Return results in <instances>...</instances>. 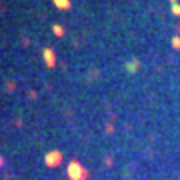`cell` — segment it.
<instances>
[{"label":"cell","instance_id":"6da1fadb","mask_svg":"<svg viewBox=\"0 0 180 180\" xmlns=\"http://www.w3.org/2000/svg\"><path fill=\"white\" fill-rule=\"evenodd\" d=\"M68 172H70V176H72V180H82V176H84V170L78 162H70Z\"/></svg>","mask_w":180,"mask_h":180},{"label":"cell","instance_id":"52a82bcc","mask_svg":"<svg viewBox=\"0 0 180 180\" xmlns=\"http://www.w3.org/2000/svg\"><path fill=\"white\" fill-rule=\"evenodd\" d=\"M128 70H130V72H134V70H136V62H128Z\"/></svg>","mask_w":180,"mask_h":180},{"label":"cell","instance_id":"3957f363","mask_svg":"<svg viewBox=\"0 0 180 180\" xmlns=\"http://www.w3.org/2000/svg\"><path fill=\"white\" fill-rule=\"evenodd\" d=\"M52 2H54V6L60 8V10H68V8H70V2H68V0H52Z\"/></svg>","mask_w":180,"mask_h":180},{"label":"cell","instance_id":"277c9868","mask_svg":"<svg viewBox=\"0 0 180 180\" xmlns=\"http://www.w3.org/2000/svg\"><path fill=\"white\" fill-rule=\"evenodd\" d=\"M46 164H50V166H54V164H58V162L56 160H60V154H58V152H52V154H48L46 156Z\"/></svg>","mask_w":180,"mask_h":180},{"label":"cell","instance_id":"8992f818","mask_svg":"<svg viewBox=\"0 0 180 180\" xmlns=\"http://www.w3.org/2000/svg\"><path fill=\"white\" fill-rule=\"evenodd\" d=\"M172 12L174 14H180V6H178V4H172Z\"/></svg>","mask_w":180,"mask_h":180},{"label":"cell","instance_id":"5b68a950","mask_svg":"<svg viewBox=\"0 0 180 180\" xmlns=\"http://www.w3.org/2000/svg\"><path fill=\"white\" fill-rule=\"evenodd\" d=\"M52 30H54V34H56V36H62V34H64L62 26H58V24H54V26H52Z\"/></svg>","mask_w":180,"mask_h":180},{"label":"cell","instance_id":"7a4b0ae2","mask_svg":"<svg viewBox=\"0 0 180 180\" xmlns=\"http://www.w3.org/2000/svg\"><path fill=\"white\" fill-rule=\"evenodd\" d=\"M44 62H46L48 68H52L54 62H56V58H54V52L50 50V48H44Z\"/></svg>","mask_w":180,"mask_h":180},{"label":"cell","instance_id":"ba28073f","mask_svg":"<svg viewBox=\"0 0 180 180\" xmlns=\"http://www.w3.org/2000/svg\"><path fill=\"white\" fill-rule=\"evenodd\" d=\"M172 2H174V4H176V0H172Z\"/></svg>","mask_w":180,"mask_h":180}]
</instances>
